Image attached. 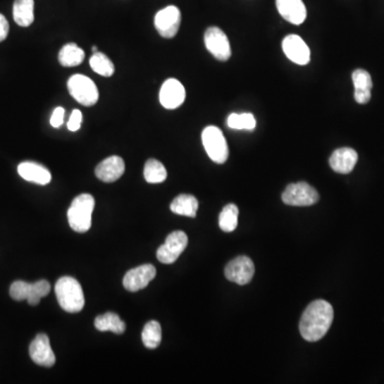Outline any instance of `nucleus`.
Here are the masks:
<instances>
[{"label":"nucleus","mask_w":384,"mask_h":384,"mask_svg":"<svg viewBox=\"0 0 384 384\" xmlns=\"http://www.w3.org/2000/svg\"><path fill=\"white\" fill-rule=\"evenodd\" d=\"M51 292V284L47 280L27 283L25 281H16L10 287V296L16 301H28L30 305H37L41 299L47 297Z\"/></svg>","instance_id":"39448f33"},{"label":"nucleus","mask_w":384,"mask_h":384,"mask_svg":"<svg viewBox=\"0 0 384 384\" xmlns=\"http://www.w3.org/2000/svg\"><path fill=\"white\" fill-rule=\"evenodd\" d=\"M240 211L235 204H228L222 209L219 216V226L225 233H230L236 230L238 224Z\"/></svg>","instance_id":"bb28decb"},{"label":"nucleus","mask_w":384,"mask_h":384,"mask_svg":"<svg viewBox=\"0 0 384 384\" xmlns=\"http://www.w3.org/2000/svg\"><path fill=\"white\" fill-rule=\"evenodd\" d=\"M282 200L290 206H311L318 202L319 194L314 187L300 182L288 185L282 194Z\"/></svg>","instance_id":"0eeeda50"},{"label":"nucleus","mask_w":384,"mask_h":384,"mask_svg":"<svg viewBox=\"0 0 384 384\" xmlns=\"http://www.w3.org/2000/svg\"><path fill=\"white\" fill-rule=\"evenodd\" d=\"M282 18L294 25H301L306 18V8L302 0H277Z\"/></svg>","instance_id":"6ab92c4d"},{"label":"nucleus","mask_w":384,"mask_h":384,"mask_svg":"<svg viewBox=\"0 0 384 384\" xmlns=\"http://www.w3.org/2000/svg\"><path fill=\"white\" fill-rule=\"evenodd\" d=\"M94 326L99 331H110L116 334H123L126 330L125 323L121 321L119 315L112 312H107L97 316L95 318Z\"/></svg>","instance_id":"5701e85b"},{"label":"nucleus","mask_w":384,"mask_h":384,"mask_svg":"<svg viewBox=\"0 0 384 384\" xmlns=\"http://www.w3.org/2000/svg\"><path fill=\"white\" fill-rule=\"evenodd\" d=\"M156 277V268L151 264L139 266L128 271L123 279V286L128 292H136L149 285Z\"/></svg>","instance_id":"ddd939ff"},{"label":"nucleus","mask_w":384,"mask_h":384,"mask_svg":"<svg viewBox=\"0 0 384 384\" xmlns=\"http://www.w3.org/2000/svg\"><path fill=\"white\" fill-rule=\"evenodd\" d=\"M90 66L97 74L103 77H111L114 74V64L111 60L103 53L93 54L90 58Z\"/></svg>","instance_id":"cd10ccee"},{"label":"nucleus","mask_w":384,"mask_h":384,"mask_svg":"<svg viewBox=\"0 0 384 384\" xmlns=\"http://www.w3.org/2000/svg\"><path fill=\"white\" fill-rule=\"evenodd\" d=\"M13 18L18 26H30L35 20V0H16Z\"/></svg>","instance_id":"412c9836"},{"label":"nucleus","mask_w":384,"mask_h":384,"mask_svg":"<svg viewBox=\"0 0 384 384\" xmlns=\"http://www.w3.org/2000/svg\"><path fill=\"white\" fill-rule=\"evenodd\" d=\"M31 360L35 364L44 367H53L56 363V357L51 347L49 336L44 333L37 334L31 342L29 347Z\"/></svg>","instance_id":"f8f14e48"},{"label":"nucleus","mask_w":384,"mask_h":384,"mask_svg":"<svg viewBox=\"0 0 384 384\" xmlns=\"http://www.w3.org/2000/svg\"><path fill=\"white\" fill-rule=\"evenodd\" d=\"M161 326L159 321H151L144 326L142 331V342L149 349H155L161 342Z\"/></svg>","instance_id":"393cba45"},{"label":"nucleus","mask_w":384,"mask_h":384,"mask_svg":"<svg viewBox=\"0 0 384 384\" xmlns=\"http://www.w3.org/2000/svg\"><path fill=\"white\" fill-rule=\"evenodd\" d=\"M125 171V163L120 156H110L97 165L95 175L104 182H113L119 180Z\"/></svg>","instance_id":"dca6fc26"},{"label":"nucleus","mask_w":384,"mask_h":384,"mask_svg":"<svg viewBox=\"0 0 384 384\" xmlns=\"http://www.w3.org/2000/svg\"><path fill=\"white\" fill-rule=\"evenodd\" d=\"M85 51L74 43H68L60 49L58 60L66 68L80 66L85 60Z\"/></svg>","instance_id":"b1692460"},{"label":"nucleus","mask_w":384,"mask_h":384,"mask_svg":"<svg viewBox=\"0 0 384 384\" xmlns=\"http://www.w3.org/2000/svg\"><path fill=\"white\" fill-rule=\"evenodd\" d=\"M64 113L66 110L62 107H57L54 110L53 116L51 118V125L55 128H59L63 124Z\"/></svg>","instance_id":"7c9ffc66"},{"label":"nucleus","mask_w":384,"mask_h":384,"mask_svg":"<svg viewBox=\"0 0 384 384\" xmlns=\"http://www.w3.org/2000/svg\"><path fill=\"white\" fill-rule=\"evenodd\" d=\"M202 142L209 159L216 163H224L228 159V147L223 132L216 126H207L202 132Z\"/></svg>","instance_id":"423d86ee"},{"label":"nucleus","mask_w":384,"mask_h":384,"mask_svg":"<svg viewBox=\"0 0 384 384\" xmlns=\"http://www.w3.org/2000/svg\"><path fill=\"white\" fill-rule=\"evenodd\" d=\"M255 267L252 259L250 257L242 256L236 257L233 261L226 265L224 275L228 281L234 282L238 285H246L250 283L254 275Z\"/></svg>","instance_id":"6e6552de"},{"label":"nucleus","mask_w":384,"mask_h":384,"mask_svg":"<svg viewBox=\"0 0 384 384\" xmlns=\"http://www.w3.org/2000/svg\"><path fill=\"white\" fill-rule=\"evenodd\" d=\"M95 200L91 194H82L73 200L68 211L70 228L77 233H86L90 230Z\"/></svg>","instance_id":"7ed1b4c3"},{"label":"nucleus","mask_w":384,"mask_h":384,"mask_svg":"<svg viewBox=\"0 0 384 384\" xmlns=\"http://www.w3.org/2000/svg\"><path fill=\"white\" fill-rule=\"evenodd\" d=\"M186 99V91L182 82L175 78H169L163 82L159 92V101L166 109H176Z\"/></svg>","instance_id":"2eb2a0df"},{"label":"nucleus","mask_w":384,"mask_h":384,"mask_svg":"<svg viewBox=\"0 0 384 384\" xmlns=\"http://www.w3.org/2000/svg\"><path fill=\"white\" fill-rule=\"evenodd\" d=\"M358 163V153L350 147H342L333 151L329 159L330 167L340 174H348Z\"/></svg>","instance_id":"f3484780"},{"label":"nucleus","mask_w":384,"mask_h":384,"mask_svg":"<svg viewBox=\"0 0 384 384\" xmlns=\"http://www.w3.org/2000/svg\"><path fill=\"white\" fill-rule=\"evenodd\" d=\"M188 244V237L182 230H175L168 235L165 244L157 250V259L163 264H173L178 261Z\"/></svg>","instance_id":"9d476101"},{"label":"nucleus","mask_w":384,"mask_h":384,"mask_svg":"<svg viewBox=\"0 0 384 384\" xmlns=\"http://www.w3.org/2000/svg\"><path fill=\"white\" fill-rule=\"evenodd\" d=\"M352 82L354 85V99L357 103L364 105L371 101V88H373V80L371 74L367 70H356L352 74Z\"/></svg>","instance_id":"aec40b11"},{"label":"nucleus","mask_w":384,"mask_h":384,"mask_svg":"<svg viewBox=\"0 0 384 384\" xmlns=\"http://www.w3.org/2000/svg\"><path fill=\"white\" fill-rule=\"evenodd\" d=\"M207 51L219 61H228L232 56L230 41L225 33L218 27H209L204 35Z\"/></svg>","instance_id":"1a4fd4ad"},{"label":"nucleus","mask_w":384,"mask_h":384,"mask_svg":"<svg viewBox=\"0 0 384 384\" xmlns=\"http://www.w3.org/2000/svg\"><path fill=\"white\" fill-rule=\"evenodd\" d=\"M8 33H9V23L7 18L0 13V42L7 39Z\"/></svg>","instance_id":"2f4dec72"},{"label":"nucleus","mask_w":384,"mask_h":384,"mask_svg":"<svg viewBox=\"0 0 384 384\" xmlns=\"http://www.w3.org/2000/svg\"><path fill=\"white\" fill-rule=\"evenodd\" d=\"M92 51H94V53H97V47H92Z\"/></svg>","instance_id":"473e14b6"},{"label":"nucleus","mask_w":384,"mask_h":384,"mask_svg":"<svg viewBox=\"0 0 384 384\" xmlns=\"http://www.w3.org/2000/svg\"><path fill=\"white\" fill-rule=\"evenodd\" d=\"M18 174L20 178H24L27 182H35L37 185H47L51 182V173L47 168L40 163L33 161H25L20 163L18 167Z\"/></svg>","instance_id":"a211bd4d"},{"label":"nucleus","mask_w":384,"mask_h":384,"mask_svg":"<svg viewBox=\"0 0 384 384\" xmlns=\"http://www.w3.org/2000/svg\"><path fill=\"white\" fill-rule=\"evenodd\" d=\"M82 113L80 110H73L72 114H70V119L68 122V128L70 132H77L80 130V126H82Z\"/></svg>","instance_id":"c756f323"},{"label":"nucleus","mask_w":384,"mask_h":384,"mask_svg":"<svg viewBox=\"0 0 384 384\" xmlns=\"http://www.w3.org/2000/svg\"><path fill=\"white\" fill-rule=\"evenodd\" d=\"M282 49L288 59L299 66H305L311 59V51L302 37L297 35L285 37L282 43Z\"/></svg>","instance_id":"4468645a"},{"label":"nucleus","mask_w":384,"mask_h":384,"mask_svg":"<svg viewBox=\"0 0 384 384\" xmlns=\"http://www.w3.org/2000/svg\"><path fill=\"white\" fill-rule=\"evenodd\" d=\"M60 306L68 313H78L84 309L85 295L80 282L72 277H62L55 286Z\"/></svg>","instance_id":"f03ea898"},{"label":"nucleus","mask_w":384,"mask_h":384,"mask_svg":"<svg viewBox=\"0 0 384 384\" xmlns=\"http://www.w3.org/2000/svg\"><path fill=\"white\" fill-rule=\"evenodd\" d=\"M145 180L149 184H159L165 182L167 178V170L161 161L151 159L145 163L144 171Z\"/></svg>","instance_id":"a878e982"},{"label":"nucleus","mask_w":384,"mask_h":384,"mask_svg":"<svg viewBox=\"0 0 384 384\" xmlns=\"http://www.w3.org/2000/svg\"><path fill=\"white\" fill-rule=\"evenodd\" d=\"M180 11L175 6L161 10L155 16V27L161 37L172 39L178 35L180 26Z\"/></svg>","instance_id":"9b49d317"},{"label":"nucleus","mask_w":384,"mask_h":384,"mask_svg":"<svg viewBox=\"0 0 384 384\" xmlns=\"http://www.w3.org/2000/svg\"><path fill=\"white\" fill-rule=\"evenodd\" d=\"M228 126L232 130H253L256 128V120L252 113H232L228 116Z\"/></svg>","instance_id":"c85d7f7f"},{"label":"nucleus","mask_w":384,"mask_h":384,"mask_svg":"<svg viewBox=\"0 0 384 384\" xmlns=\"http://www.w3.org/2000/svg\"><path fill=\"white\" fill-rule=\"evenodd\" d=\"M334 311L332 305L325 300L313 301L301 316L299 329L307 342H317L329 331L333 323Z\"/></svg>","instance_id":"f257e3e1"},{"label":"nucleus","mask_w":384,"mask_h":384,"mask_svg":"<svg viewBox=\"0 0 384 384\" xmlns=\"http://www.w3.org/2000/svg\"><path fill=\"white\" fill-rule=\"evenodd\" d=\"M68 89L75 101L90 107L99 101V89L92 80L82 74L73 75L68 82Z\"/></svg>","instance_id":"20e7f679"},{"label":"nucleus","mask_w":384,"mask_h":384,"mask_svg":"<svg viewBox=\"0 0 384 384\" xmlns=\"http://www.w3.org/2000/svg\"><path fill=\"white\" fill-rule=\"evenodd\" d=\"M199 209V202L196 197L191 194H180L174 199L170 205V209L176 215L194 218Z\"/></svg>","instance_id":"4be33fe9"}]
</instances>
